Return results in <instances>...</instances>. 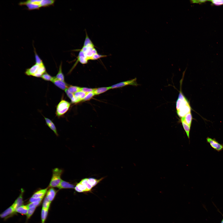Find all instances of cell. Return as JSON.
Wrapping results in <instances>:
<instances>
[{
	"instance_id": "12",
	"label": "cell",
	"mask_w": 223,
	"mask_h": 223,
	"mask_svg": "<svg viewBox=\"0 0 223 223\" xmlns=\"http://www.w3.org/2000/svg\"><path fill=\"white\" fill-rule=\"evenodd\" d=\"M61 116L68 121L77 122L80 116L77 115L70 109L68 108L63 112Z\"/></svg>"
},
{
	"instance_id": "14",
	"label": "cell",
	"mask_w": 223,
	"mask_h": 223,
	"mask_svg": "<svg viewBox=\"0 0 223 223\" xmlns=\"http://www.w3.org/2000/svg\"><path fill=\"white\" fill-rule=\"evenodd\" d=\"M142 143V141L140 138L130 139L128 144L124 151H133Z\"/></svg>"
},
{
	"instance_id": "11",
	"label": "cell",
	"mask_w": 223,
	"mask_h": 223,
	"mask_svg": "<svg viewBox=\"0 0 223 223\" xmlns=\"http://www.w3.org/2000/svg\"><path fill=\"white\" fill-rule=\"evenodd\" d=\"M83 116L87 119L96 122V115L93 108L92 96L90 98L88 107Z\"/></svg>"
},
{
	"instance_id": "16",
	"label": "cell",
	"mask_w": 223,
	"mask_h": 223,
	"mask_svg": "<svg viewBox=\"0 0 223 223\" xmlns=\"http://www.w3.org/2000/svg\"><path fill=\"white\" fill-rule=\"evenodd\" d=\"M142 133L133 132L128 131H121V136L130 139L135 138H140Z\"/></svg>"
},
{
	"instance_id": "18",
	"label": "cell",
	"mask_w": 223,
	"mask_h": 223,
	"mask_svg": "<svg viewBox=\"0 0 223 223\" xmlns=\"http://www.w3.org/2000/svg\"><path fill=\"white\" fill-rule=\"evenodd\" d=\"M106 150L107 154L109 155H116L121 152L118 149L113 146L111 143Z\"/></svg>"
},
{
	"instance_id": "5",
	"label": "cell",
	"mask_w": 223,
	"mask_h": 223,
	"mask_svg": "<svg viewBox=\"0 0 223 223\" xmlns=\"http://www.w3.org/2000/svg\"><path fill=\"white\" fill-rule=\"evenodd\" d=\"M63 97H59L53 95L46 101L39 104L37 108L38 112L43 114H50L56 107L61 98Z\"/></svg>"
},
{
	"instance_id": "9",
	"label": "cell",
	"mask_w": 223,
	"mask_h": 223,
	"mask_svg": "<svg viewBox=\"0 0 223 223\" xmlns=\"http://www.w3.org/2000/svg\"><path fill=\"white\" fill-rule=\"evenodd\" d=\"M129 141V139L122 136H120L111 140V142L113 146L122 151L125 150Z\"/></svg>"
},
{
	"instance_id": "6",
	"label": "cell",
	"mask_w": 223,
	"mask_h": 223,
	"mask_svg": "<svg viewBox=\"0 0 223 223\" xmlns=\"http://www.w3.org/2000/svg\"><path fill=\"white\" fill-rule=\"evenodd\" d=\"M68 180V184L72 190L81 198V200L86 205L89 203L82 186L79 182L74 178L69 176L64 173Z\"/></svg>"
},
{
	"instance_id": "4",
	"label": "cell",
	"mask_w": 223,
	"mask_h": 223,
	"mask_svg": "<svg viewBox=\"0 0 223 223\" xmlns=\"http://www.w3.org/2000/svg\"><path fill=\"white\" fill-rule=\"evenodd\" d=\"M77 122L85 129L95 135H97L103 130L97 122L87 119L83 115L80 116Z\"/></svg>"
},
{
	"instance_id": "8",
	"label": "cell",
	"mask_w": 223,
	"mask_h": 223,
	"mask_svg": "<svg viewBox=\"0 0 223 223\" xmlns=\"http://www.w3.org/2000/svg\"><path fill=\"white\" fill-rule=\"evenodd\" d=\"M166 133L165 129L143 132L140 138L142 143L146 142L155 139Z\"/></svg>"
},
{
	"instance_id": "1",
	"label": "cell",
	"mask_w": 223,
	"mask_h": 223,
	"mask_svg": "<svg viewBox=\"0 0 223 223\" xmlns=\"http://www.w3.org/2000/svg\"><path fill=\"white\" fill-rule=\"evenodd\" d=\"M81 3V0H42L30 3L28 6L31 8H39L42 15H48L79 7Z\"/></svg>"
},
{
	"instance_id": "3",
	"label": "cell",
	"mask_w": 223,
	"mask_h": 223,
	"mask_svg": "<svg viewBox=\"0 0 223 223\" xmlns=\"http://www.w3.org/2000/svg\"><path fill=\"white\" fill-rule=\"evenodd\" d=\"M205 118L202 117L197 119L183 123L165 129L166 133H170L182 131L192 128H196L206 129L208 127L205 122Z\"/></svg>"
},
{
	"instance_id": "15",
	"label": "cell",
	"mask_w": 223,
	"mask_h": 223,
	"mask_svg": "<svg viewBox=\"0 0 223 223\" xmlns=\"http://www.w3.org/2000/svg\"><path fill=\"white\" fill-rule=\"evenodd\" d=\"M159 84V83L150 82L146 80L140 82L135 87L134 90H144L151 86L158 85Z\"/></svg>"
},
{
	"instance_id": "10",
	"label": "cell",
	"mask_w": 223,
	"mask_h": 223,
	"mask_svg": "<svg viewBox=\"0 0 223 223\" xmlns=\"http://www.w3.org/2000/svg\"><path fill=\"white\" fill-rule=\"evenodd\" d=\"M121 131L119 130L106 128L103 129L101 133L106 139L111 141L117 137L121 136Z\"/></svg>"
},
{
	"instance_id": "13",
	"label": "cell",
	"mask_w": 223,
	"mask_h": 223,
	"mask_svg": "<svg viewBox=\"0 0 223 223\" xmlns=\"http://www.w3.org/2000/svg\"><path fill=\"white\" fill-rule=\"evenodd\" d=\"M51 72L53 95L59 97L65 96L63 91L55 81L53 73L51 71Z\"/></svg>"
},
{
	"instance_id": "7",
	"label": "cell",
	"mask_w": 223,
	"mask_h": 223,
	"mask_svg": "<svg viewBox=\"0 0 223 223\" xmlns=\"http://www.w3.org/2000/svg\"><path fill=\"white\" fill-rule=\"evenodd\" d=\"M116 89V91L123 96L130 95L132 90L127 80L121 75L119 79Z\"/></svg>"
},
{
	"instance_id": "2",
	"label": "cell",
	"mask_w": 223,
	"mask_h": 223,
	"mask_svg": "<svg viewBox=\"0 0 223 223\" xmlns=\"http://www.w3.org/2000/svg\"><path fill=\"white\" fill-rule=\"evenodd\" d=\"M105 158L102 152L94 150L88 155L85 160L84 172L87 174H91L98 170L102 165Z\"/></svg>"
},
{
	"instance_id": "17",
	"label": "cell",
	"mask_w": 223,
	"mask_h": 223,
	"mask_svg": "<svg viewBox=\"0 0 223 223\" xmlns=\"http://www.w3.org/2000/svg\"><path fill=\"white\" fill-rule=\"evenodd\" d=\"M97 137L102 145L106 149L111 144V141L105 138L101 133L97 135Z\"/></svg>"
}]
</instances>
